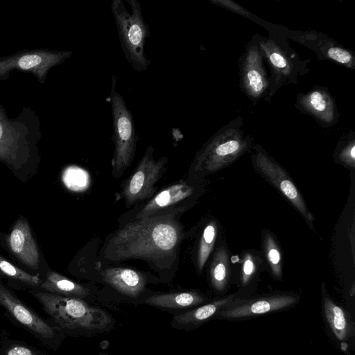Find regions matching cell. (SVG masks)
<instances>
[{"instance_id": "1", "label": "cell", "mask_w": 355, "mask_h": 355, "mask_svg": "<svg viewBox=\"0 0 355 355\" xmlns=\"http://www.w3.org/2000/svg\"><path fill=\"white\" fill-rule=\"evenodd\" d=\"M182 236L175 215L135 219L114 233L104 254L110 260L142 259L164 267L175 259Z\"/></svg>"}, {"instance_id": "2", "label": "cell", "mask_w": 355, "mask_h": 355, "mask_svg": "<svg viewBox=\"0 0 355 355\" xmlns=\"http://www.w3.org/2000/svg\"><path fill=\"white\" fill-rule=\"evenodd\" d=\"M29 293L41 304L49 316L51 324L68 334L80 331L102 330L112 318L105 310L90 306L80 298L62 296L32 289Z\"/></svg>"}, {"instance_id": "3", "label": "cell", "mask_w": 355, "mask_h": 355, "mask_svg": "<svg viewBox=\"0 0 355 355\" xmlns=\"http://www.w3.org/2000/svg\"><path fill=\"white\" fill-rule=\"evenodd\" d=\"M125 1L130 6V12L122 0H113L111 11L125 58L133 69L141 72L150 65V60L144 53V44L150 36L149 27L144 19L139 2L137 0Z\"/></svg>"}, {"instance_id": "4", "label": "cell", "mask_w": 355, "mask_h": 355, "mask_svg": "<svg viewBox=\"0 0 355 355\" xmlns=\"http://www.w3.org/2000/svg\"><path fill=\"white\" fill-rule=\"evenodd\" d=\"M116 78H112L110 101L112 114L114 154L112 159V175L120 177L132 164L138 136L131 112L121 94L115 89Z\"/></svg>"}, {"instance_id": "5", "label": "cell", "mask_w": 355, "mask_h": 355, "mask_svg": "<svg viewBox=\"0 0 355 355\" xmlns=\"http://www.w3.org/2000/svg\"><path fill=\"white\" fill-rule=\"evenodd\" d=\"M248 147V141L235 130L218 133L197 153L190 171L195 179L213 174L233 163Z\"/></svg>"}, {"instance_id": "6", "label": "cell", "mask_w": 355, "mask_h": 355, "mask_svg": "<svg viewBox=\"0 0 355 355\" xmlns=\"http://www.w3.org/2000/svg\"><path fill=\"white\" fill-rule=\"evenodd\" d=\"M301 300L294 292H275L235 300L217 316V319L239 321L285 311L295 306Z\"/></svg>"}, {"instance_id": "7", "label": "cell", "mask_w": 355, "mask_h": 355, "mask_svg": "<svg viewBox=\"0 0 355 355\" xmlns=\"http://www.w3.org/2000/svg\"><path fill=\"white\" fill-rule=\"evenodd\" d=\"M0 305L19 326L31 334L42 345L56 349L61 331L41 318L0 282Z\"/></svg>"}, {"instance_id": "8", "label": "cell", "mask_w": 355, "mask_h": 355, "mask_svg": "<svg viewBox=\"0 0 355 355\" xmlns=\"http://www.w3.org/2000/svg\"><path fill=\"white\" fill-rule=\"evenodd\" d=\"M252 164L257 173L275 187L302 215L310 227L314 230L315 217L285 169L261 149H257L253 155Z\"/></svg>"}, {"instance_id": "9", "label": "cell", "mask_w": 355, "mask_h": 355, "mask_svg": "<svg viewBox=\"0 0 355 355\" xmlns=\"http://www.w3.org/2000/svg\"><path fill=\"white\" fill-rule=\"evenodd\" d=\"M154 148L148 146L132 175L122 188V195L128 205H132L150 198L155 191V184L163 175L166 157L155 159Z\"/></svg>"}, {"instance_id": "10", "label": "cell", "mask_w": 355, "mask_h": 355, "mask_svg": "<svg viewBox=\"0 0 355 355\" xmlns=\"http://www.w3.org/2000/svg\"><path fill=\"white\" fill-rule=\"evenodd\" d=\"M71 55V51L55 50H29L0 58V80L6 78L14 69L33 73L43 83L48 71L63 62Z\"/></svg>"}, {"instance_id": "11", "label": "cell", "mask_w": 355, "mask_h": 355, "mask_svg": "<svg viewBox=\"0 0 355 355\" xmlns=\"http://www.w3.org/2000/svg\"><path fill=\"white\" fill-rule=\"evenodd\" d=\"M196 193V187L186 182L173 184L153 197L137 213L135 219L182 212L186 202H190L189 200Z\"/></svg>"}, {"instance_id": "12", "label": "cell", "mask_w": 355, "mask_h": 355, "mask_svg": "<svg viewBox=\"0 0 355 355\" xmlns=\"http://www.w3.org/2000/svg\"><path fill=\"white\" fill-rule=\"evenodd\" d=\"M321 309L323 318L334 338L346 351L354 343L355 326L354 319L347 309L336 303L329 295L326 285L321 284Z\"/></svg>"}, {"instance_id": "13", "label": "cell", "mask_w": 355, "mask_h": 355, "mask_svg": "<svg viewBox=\"0 0 355 355\" xmlns=\"http://www.w3.org/2000/svg\"><path fill=\"white\" fill-rule=\"evenodd\" d=\"M28 133L27 127L8 119L0 107V159L17 167L22 153L28 150Z\"/></svg>"}, {"instance_id": "14", "label": "cell", "mask_w": 355, "mask_h": 355, "mask_svg": "<svg viewBox=\"0 0 355 355\" xmlns=\"http://www.w3.org/2000/svg\"><path fill=\"white\" fill-rule=\"evenodd\" d=\"M8 244L12 253L25 265L36 270L40 254L28 223L18 220L8 236Z\"/></svg>"}, {"instance_id": "15", "label": "cell", "mask_w": 355, "mask_h": 355, "mask_svg": "<svg viewBox=\"0 0 355 355\" xmlns=\"http://www.w3.org/2000/svg\"><path fill=\"white\" fill-rule=\"evenodd\" d=\"M101 275L106 283L126 296L136 297L144 290V276L132 268H108Z\"/></svg>"}, {"instance_id": "16", "label": "cell", "mask_w": 355, "mask_h": 355, "mask_svg": "<svg viewBox=\"0 0 355 355\" xmlns=\"http://www.w3.org/2000/svg\"><path fill=\"white\" fill-rule=\"evenodd\" d=\"M245 297L239 291L226 295L199 306L191 311L174 317V320L183 325L196 327L211 319L216 318L220 312L238 298Z\"/></svg>"}, {"instance_id": "17", "label": "cell", "mask_w": 355, "mask_h": 355, "mask_svg": "<svg viewBox=\"0 0 355 355\" xmlns=\"http://www.w3.org/2000/svg\"><path fill=\"white\" fill-rule=\"evenodd\" d=\"M40 290L65 297L82 298L89 295V290L54 271H48Z\"/></svg>"}, {"instance_id": "18", "label": "cell", "mask_w": 355, "mask_h": 355, "mask_svg": "<svg viewBox=\"0 0 355 355\" xmlns=\"http://www.w3.org/2000/svg\"><path fill=\"white\" fill-rule=\"evenodd\" d=\"M206 297L199 292L162 293L150 296L146 303L157 307L166 309H185L203 304Z\"/></svg>"}, {"instance_id": "19", "label": "cell", "mask_w": 355, "mask_h": 355, "mask_svg": "<svg viewBox=\"0 0 355 355\" xmlns=\"http://www.w3.org/2000/svg\"><path fill=\"white\" fill-rule=\"evenodd\" d=\"M230 276L228 251L224 245H220L214 252L209 268V281L212 288L218 293H225Z\"/></svg>"}, {"instance_id": "20", "label": "cell", "mask_w": 355, "mask_h": 355, "mask_svg": "<svg viewBox=\"0 0 355 355\" xmlns=\"http://www.w3.org/2000/svg\"><path fill=\"white\" fill-rule=\"evenodd\" d=\"M261 259L252 251L243 253L239 276V291L246 297L252 295L260 269Z\"/></svg>"}, {"instance_id": "21", "label": "cell", "mask_w": 355, "mask_h": 355, "mask_svg": "<svg viewBox=\"0 0 355 355\" xmlns=\"http://www.w3.org/2000/svg\"><path fill=\"white\" fill-rule=\"evenodd\" d=\"M262 249L271 275L277 280L282 279L283 256L280 246L268 230L262 232Z\"/></svg>"}, {"instance_id": "22", "label": "cell", "mask_w": 355, "mask_h": 355, "mask_svg": "<svg viewBox=\"0 0 355 355\" xmlns=\"http://www.w3.org/2000/svg\"><path fill=\"white\" fill-rule=\"evenodd\" d=\"M244 79L247 87L254 95L260 94L266 85L256 51L249 53L244 71Z\"/></svg>"}, {"instance_id": "23", "label": "cell", "mask_w": 355, "mask_h": 355, "mask_svg": "<svg viewBox=\"0 0 355 355\" xmlns=\"http://www.w3.org/2000/svg\"><path fill=\"white\" fill-rule=\"evenodd\" d=\"M218 234V225L215 220L209 221L205 227L200 238L197 257L196 266L199 271H201L214 248Z\"/></svg>"}, {"instance_id": "24", "label": "cell", "mask_w": 355, "mask_h": 355, "mask_svg": "<svg viewBox=\"0 0 355 355\" xmlns=\"http://www.w3.org/2000/svg\"><path fill=\"white\" fill-rule=\"evenodd\" d=\"M0 271L5 275L30 286L38 288L42 283L38 275H33L16 267L0 255Z\"/></svg>"}, {"instance_id": "25", "label": "cell", "mask_w": 355, "mask_h": 355, "mask_svg": "<svg viewBox=\"0 0 355 355\" xmlns=\"http://www.w3.org/2000/svg\"><path fill=\"white\" fill-rule=\"evenodd\" d=\"M0 355H48L19 340L5 339L0 347Z\"/></svg>"}, {"instance_id": "26", "label": "cell", "mask_w": 355, "mask_h": 355, "mask_svg": "<svg viewBox=\"0 0 355 355\" xmlns=\"http://www.w3.org/2000/svg\"><path fill=\"white\" fill-rule=\"evenodd\" d=\"M308 103L311 110L318 114L325 113L329 105L326 96L318 91H314L309 94Z\"/></svg>"}, {"instance_id": "27", "label": "cell", "mask_w": 355, "mask_h": 355, "mask_svg": "<svg viewBox=\"0 0 355 355\" xmlns=\"http://www.w3.org/2000/svg\"><path fill=\"white\" fill-rule=\"evenodd\" d=\"M338 159L344 165L354 168L355 165V145L354 141L348 144L339 154Z\"/></svg>"}, {"instance_id": "28", "label": "cell", "mask_w": 355, "mask_h": 355, "mask_svg": "<svg viewBox=\"0 0 355 355\" xmlns=\"http://www.w3.org/2000/svg\"><path fill=\"white\" fill-rule=\"evenodd\" d=\"M327 54L328 57L342 64L349 63L352 60V55L349 51L339 47L329 48Z\"/></svg>"}, {"instance_id": "29", "label": "cell", "mask_w": 355, "mask_h": 355, "mask_svg": "<svg viewBox=\"0 0 355 355\" xmlns=\"http://www.w3.org/2000/svg\"><path fill=\"white\" fill-rule=\"evenodd\" d=\"M269 59L274 67L284 70L287 68L288 64L286 60L280 53L272 51L269 53Z\"/></svg>"}, {"instance_id": "30", "label": "cell", "mask_w": 355, "mask_h": 355, "mask_svg": "<svg viewBox=\"0 0 355 355\" xmlns=\"http://www.w3.org/2000/svg\"><path fill=\"white\" fill-rule=\"evenodd\" d=\"M212 2L214 3H218L220 5L226 6L227 7L230 8L234 10L241 12L243 14L245 13L244 10L241 8H240L237 5H235V3L233 2L228 1H212Z\"/></svg>"}]
</instances>
